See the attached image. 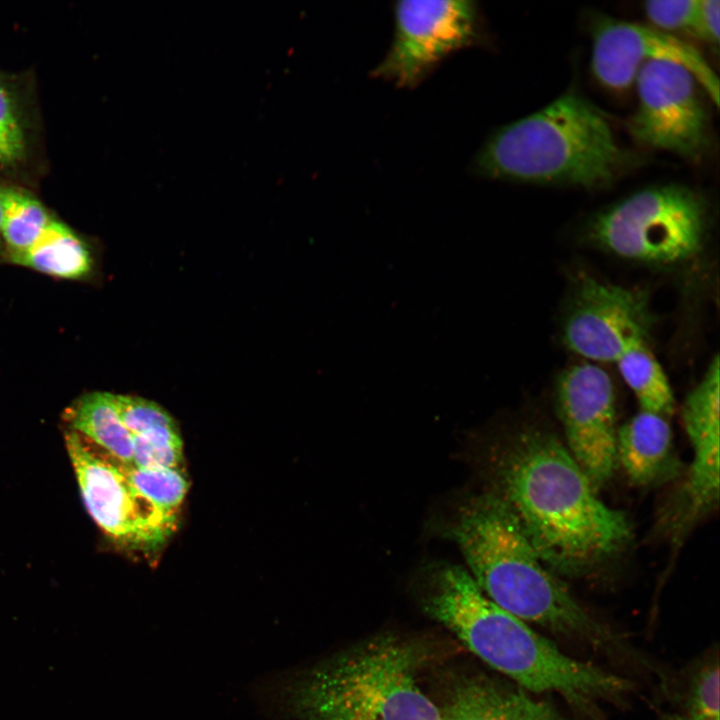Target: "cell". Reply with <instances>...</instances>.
<instances>
[{
	"mask_svg": "<svg viewBox=\"0 0 720 720\" xmlns=\"http://www.w3.org/2000/svg\"><path fill=\"white\" fill-rule=\"evenodd\" d=\"M25 152V133L14 97L0 79V165H13Z\"/></svg>",
	"mask_w": 720,
	"mask_h": 720,
	"instance_id": "obj_24",
	"label": "cell"
},
{
	"mask_svg": "<svg viewBox=\"0 0 720 720\" xmlns=\"http://www.w3.org/2000/svg\"><path fill=\"white\" fill-rule=\"evenodd\" d=\"M447 531L470 576L496 605L600 654L637 658L626 637L584 608L544 564L498 494L490 490L464 501Z\"/></svg>",
	"mask_w": 720,
	"mask_h": 720,
	"instance_id": "obj_3",
	"label": "cell"
},
{
	"mask_svg": "<svg viewBox=\"0 0 720 720\" xmlns=\"http://www.w3.org/2000/svg\"><path fill=\"white\" fill-rule=\"evenodd\" d=\"M183 456L176 426H157L133 436L132 463L137 467L181 469Z\"/></svg>",
	"mask_w": 720,
	"mask_h": 720,
	"instance_id": "obj_22",
	"label": "cell"
},
{
	"mask_svg": "<svg viewBox=\"0 0 720 720\" xmlns=\"http://www.w3.org/2000/svg\"><path fill=\"white\" fill-rule=\"evenodd\" d=\"M719 370V357L715 355L683 405L682 420L693 459L669 520L675 537H680L719 501Z\"/></svg>",
	"mask_w": 720,
	"mask_h": 720,
	"instance_id": "obj_13",
	"label": "cell"
},
{
	"mask_svg": "<svg viewBox=\"0 0 720 720\" xmlns=\"http://www.w3.org/2000/svg\"><path fill=\"white\" fill-rule=\"evenodd\" d=\"M112 396L118 415L132 436L157 426H176L170 414L154 401L132 395Z\"/></svg>",
	"mask_w": 720,
	"mask_h": 720,
	"instance_id": "obj_23",
	"label": "cell"
},
{
	"mask_svg": "<svg viewBox=\"0 0 720 720\" xmlns=\"http://www.w3.org/2000/svg\"><path fill=\"white\" fill-rule=\"evenodd\" d=\"M17 265L64 279H78L90 272L92 258L84 242L64 223L51 218L26 250L10 254Z\"/></svg>",
	"mask_w": 720,
	"mask_h": 720,
	"instance_id": "obj_17",
	"label": "cell"
},
{
	"mask_svg": "<svg viewBox=\"0 0 720 720\" xmlns=\"http://www.w3.org/2000/svg\"><path fill=\"white\" fill-rule=\"evenodd\" d=\"M123 467L133 486L166 512L178 514L190 483L181 469L140 468L125 462Z\"/></svg>",
	"mask_w": 720,
	"mask_h": 720,
	"instance_id": "obj_21",
	"label": "cell"
},
{
	"mask_svg": "<svg viewBox=\"0 0 720 720\" xmlns=\"http://www.w3.org/2000/svg\"><path fill=\"white\" fill-rule=\"evenodd\" d=\"M1 239L10 254L29 248L52 218L40 201L19 189L0 186Z\"/></svg>",
	"mask_w": 720,
	"mask_h": 720,
	"instance_id": "obj_20",
	"label": "cell"
},
{
	"mask_svg": "<svg viewBox=\"0 0 720 720\" xmlns=\"http://www.w3.org/2000/svg\"><path fill=\"white\" fill-rule=\"evenodd\" d=\"M65 418L75 431L116 458L132 463L133 436L123 425L112 393L82 396L66 410Z\"/></svg>",
	"mask_w": 720,
	"mask_h": 720,
	"instance_id": "obj_18",
	"label": "cell"
},
{
	"mask_svg": "<svg viewBox=\"0 0 720 720\" xmlns=\"http://www.w3.org/2000/svg\"><path fill=\"white\" fill-rule=\"evenodd\" d=\"M556 406L567 449L597 490L610 480L617 464L610 376L592 363L572 366L558 378Z\"/></svg>",
	"mask_w": 720,
	"mask_h": 720,
	"instance_id": "obj_11",
	"label": "cell"
},
{
	"mask_svg": "<svg viewBox=\"0 0 720 720\" xmlns=\"http://www.w3.org/2000/svg\"><path fill=\"white\" fill-rule=\"evenodd\" d=\"M0 230H1V205H0ZM0 240H1V231H0Z\"/></svg>",
	"mask_w": 720,
	"mask_h": 720,
	"instance_id": "obj_27",
	"label": "cell"
},
{
	"mask_svg": "<svg viewBox=\"0 0 720 720\" xmlns=\"http://www.w3.org/2000/svg\"><path fill=\"white\" fill-rule=\"evenodd\" d=\"M426 657L422 645L392 634L364 640L297 676L289 713L295 720H441L418 684Z\"/></svg>",
	"mask_w": 720,
	"mask_h": 720,
	"instance_id": "obj_5",
	"label": "cell"
},
{
	"mask_svg": "<svg viewBox=\"0 0 720 720\" xmlns=\"http://www.w3.org/2000/svg\"><path fill=\"white\" fill-rule=\"evenodd\" d=\"M493 487L511 508L544 564L576 576L621 552L632 536L624 513L597 496L586 473L555 436L515 433L489 459Z\"/></svg>",
	"mask_w": 720,
	"mask_h": 720,
	"instance_id": "obj_1",
	"label": "cell"
},
{
	"mask_svg": "<svg viewBox=\"0 0 720 720\" xmlns=\"http://www.w3.org/2000/svg\"><path fill=\"white\" fill-rule=\"evenodd\" d=\"M389 51L372 75L400 88H414L448 55L479 40L474 1H398Z\"/></svg>",
	"mask_w": 720,
	"mask_h": 720,
	"instance_id": "obj_8",
	"label": "cell"
},
{
	"mask_svg": "<svg viewBox=\"0 0 720 720\" xmlns=\"http://www.w3.org/2000/svg\"><path fill=\"white\" fill-rule=\"evenodd\" d=\"M648 295L638 289L583 276L563 327L574 353L597 362H616L632 347L646 343L652 328Z\"/></svg>",
	"mask_w": 720,
	"mask_h": 720,
	"instance_id": "obj_10",
	"label": "cell"
},
{
	"mask_svg": "<svg viewBox=\"0 0 720 720\" xmlns=\"http://www.w3.org/2000/svg\"><path fill=\"white\" fill-rule=\"evenodd\" d=\"M619 372L633 391L641 410L665 417L674 410V397L668 379L646 343L627 350L616 361Z\"/></svg>",
	"mask_w": 720,
	"mask_h": 720,
	"instance_id": "obj_19",
	"label": "cell"
},
{
	"mask_svg": "<svg viewBox=\"0 0 720 720\" xmlns=\"http://www.w3.org/2000/svg\"><path fill=\"white\" fill-rule=\"evenodd\" d=\"M650 60L685 67L713 103L719 104V79L702 54L678 37L637 23L599 18L593 27L592 70L605 87L624 90Z\"/></svg>",
	"mask_w": 720,
	"mask_h": 720,
	"instance_id": "obj_12",
	"label": "cell"
},
{
	"mask_svg": "<svg viewBox=\"0 0 720 720\" xmlns=\"http://www.w3.org/2000/svg\"><path fill=\"white\" fill-rule=\"evenodd\" d=\"M635 82L638 106L629 122L631 134L648 147L699 158L708 144V119L692 73L677 63L650 60Z\"/></svg>",
	"mask_w": 720,
	"mask_h": 720,
	"instance_id": "obj_9",
	"label": "cell"
},
{
	"mask_svg": "<svg viewBox=\"0 0 720 720\" xmlns=\"http://www.w3.org/2000/svg\"><path fill=\"white\" fill-rule=\"evenodd\" d=\"M589 232L594 243L619 257L649 264L680 263L701 248L705 208L688 188H647L602 211Z\"/></svg>",
	"mask_w": 720,
	"mask_h": 720,
	"instance_id": "obj_6",
	"label": "cell"
},
{
	"mask_svg": "<svg viewBox=\"0 0 720 720\" xmlns=\"http://www.w3.org/2000/svg\"><path fill=\"white\" fill-rule=\"evenodd\" d=\"M699 0L647 1L644 11L654 28L665 33L688 31L694 33Z\"/></svg>",
	"mask_w": 720,
	"mask_h": 720,
	"instance_id": "obj_25",
	"label": "cell"
},
{
	"mask_svg": "<svg viewBox=\"0 0 720 720\" xmlns=\"http://www.w3.org/2000/svg\"><path fill=\"white\" fill-rule=\"evenodd\" d=\"M422 607L476 656L532 694H558L586 720H606L603 704L623 705L629 679L575 659L492 602L469 572L450 563L426 567Z\"/></svg>",
	"mask_w": 720,
	"mask_h": 720,
	"instance_id": "obj_2",
	"label": "cell"
},
{
	"mask_svg": "<svg viewBox=\"0 0 720 720\" xmlns=\"http://www.w3.org/2000/svg\"><path fill=\"white\" fill-rule=\"evenodd\" d=\"M626 163L604 116L580 95L566 93L496 130L472 168L491 179L594 188L611 183Z\"/></svg>",
	"mask_w": 720,
	"mask_h": 720,
	"instance_id": "obj_4",
	"label": "cell"
},
{
	"mask_svg": "<svg viewBox=\"0 0 720 720\" xmlns=\"http://www.w3.org/2000/svg\"><path fill=\"white\" fill-rule=\"evenodd\" d=\"M66 446L84 503L98 526L128 547L155 550L177 528L175 513L162 510L130 482L124 461L70 431Z\"/></svg>",
	"mask_w": 720,
	"mask_h": 720,
	"instance_id": "obj_7",
	"label": "cell"
},
{
	"mask_svg": "<svg viewBox=\"0 0 720 720\" xmlns=\"http://www.w3.org/2000/svg\"><path fill=\"white\" fill-rule=\"evenodd\" d=\"M515 684L485 675L459 680L441 710V720H569L551 703Z\"/></svg>",
	"mask_w": 720,
	"mask_h": 720,
	"instance_id": "obj_14",
	"label": "cell"
},
{
	"mask_svg": "<svg viewBox=\"0 0 720 720\" xmlns=\"http://www.w3.org/2000/svg\"><path fill=\"white\" fill-rule=\"evenodd\" d=\"M719 6L718 0L698 1L693 34L712 44L719 41Z\"/></svg>",
	"mask_w": 720,
	"mask_h": 720,
	"instance_id": "obj_26",
	"label": "cell"
},
{
	"mask_svg": "<svg viewBox=\"0 0 720 720\" xmlns=\"http://www.w3.org/2000/svg\"><path fill=\"white\" fill-rule=\"evenodd\" d=\"M616 456L635 485L650 486L671 477L677 464L667 417L640 410L617 430Z\"/></svg>",
	"mask_w": 720,
	"mask_h": 720,
	"instance_id": "obj_15",
	"label": "cell"
},
{
	"mask_svg": "<svg viewBox=\"0 0 720 720\" xmlns=\"http://www.w3.org/2000/svg\"><path fill=\"white\" fill-rule=\"evenodd\" d=\"M719 653L710 648L665 685V705L656 720H720Z\"/></svg>",
	"mask_w": 720,
	"mask_h": 720,
	"instance_id": "obj_16",
	"label": "cell"
}]
</instances>
